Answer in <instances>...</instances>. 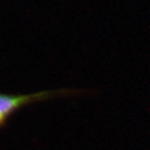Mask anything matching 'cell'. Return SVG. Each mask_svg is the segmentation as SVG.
Segmentation results:
<instances>
[{"label": "cell", "instance_id": "1", "mask_svg": "<svg viewBox=\"0 0 150 150\" xmlns=\"http://www.w3.org/2000/svg\"><path fill=\"white\" fill-rule=\"evenodd\" d=\"M78 93V91L66 89L44 91L27 95L0 93V127L4 126L8 120L15 112L27 105L58 97L72 95Z\"/></svg>", "mask_w": 150, "mask_h": 150}]
</instances>
